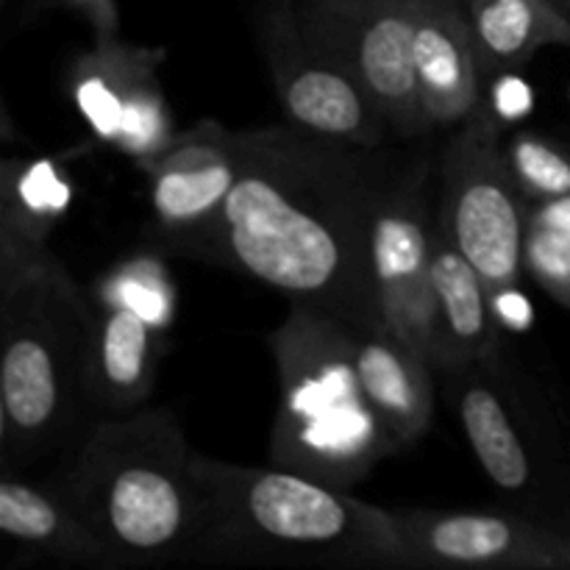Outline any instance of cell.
Segmentation results:
<instances>
[{"label": "cell", "instance_id": "6da1fadb", "mask_svg": "<svg viewBox=\"0 0 570 570\" xmlns=\"http://www.w3.org/2000/svg\"><path fill=\"white\" fill-rule=\"evenodd\" d=\"M239 173L200 248L354 326H384L373 278V220L406 161L295 126L237 131Z\"/></svg>", "mask_w": 570, "mask_h": 570}, {"label": "cell", "instance_id": "7a4b0ae2", "mask_svg": "<svg viewBox=\"0 0 570 570\" xmlns=\"http://www.w3.org/2000/svg\"><path fill=\"white\" fill-rule=\"evenodd\" d=\"M200 534L193 562L410 568L393 510L287 468L195 454Z\"/></svg>", "mask_w": 570, "mask_h": 570}, {"label": "cell", "instance_id": "3957f363", "mask_svg": "<svg viewBox=\"0 0 570 570\" xmlns=\"http://www.w3.org/2000/svg\"><path fill=\"white\" fill-rule=\"evenodd\" d=\"M53 490L111 568L193 562L204 501L195 451L170 410L139 406L95 423Z\"/></svg>", "mask_w": 570, "mask_h": 570}, {"label": "cell", "instance_id": "277c9868", "mask_svg": "<svg viewBox=\"0 0 570 570\" xmlns=\"http://www.w3.org/2000/svg\"><path fill=\"white\" fill-rule=\"evenodd\" d=\"M89 293L53 254L0 278V460L22 471L65 440L87 401Z\"/></svg>", "mask_w": 570, "mask_h": 570}, {"label": "cell", "instance_id": "5b68a950", "mask_svg": "<svg viewBox=\"0 0 570 570\" xmlns=\"http://www.w3.org/2000/svg\"><path fill=\"white\" fill-rule=\"evenodd\" d=\"M267 345L278 371L273 465L345 490L399 454L362 390L348 321L289 304Z\"/></svg>", "mask_w": 570, "mask_h": 570}, {"label": "cell", "instance_id": "8992f818", "mask_svg": "<svg viewBox=\"0 0 570 570\" xmlns=\"http://www.w3.org/2000/svg\"><path fill=\"white\" fill-rule=\"evenodd\" d=\"M501 126L479 106L456 131L440 167L438 223L488 289L521 284L527 198L499 139Z\"/></svg>", "mask_w": 570, "mask_h": 570}, {"label": "cell", "instance_id": "52a82bcc", "mask_svg": "<svg viewBox=\"0 0 570 570\" xmlns=\"http://www.w3.org/2000/svg\"><path fill=\"white\" fill-rule=\"evenodd\" d=\"M432 165L406 161L373 220V278L384 326L415 348L432 371L460 373L440 321L432 284Z\"/></svg>", "mask_w": 570, "mask_h": 570}, {"label": "cell", "instance_id": "ba28073f", "mask_svg": "<svg viewBox=\"0 0 570 570\" xmlns=\"http://www.w3.org/2000/svg\"><path fill=\"white\" fill-rule=\"evenodd\" d=\"M301 28L365 87L399 137L429 131L415 70L421 0H293Z\"/></svg>", "mask_w": 570, "mask_h": 570}, {"label": "cell", "instance_id": "9c48e42d", "mask_svg": "<svg viewBox=\"0 0 570 570\" xmlns=\"http://www.w3.org/2000/svg\"><path fill=\"white\" fill-rule=\"evenodd\" d=\"M259 42L289 126L382 148L390 131L382 111L332 53L306 37L293 0H273L267 6Z\"/></svg>", "mask_w": 570, "mask_h": 570}, {"label": "cell", "instance_id": "30bf717a", "mask_svg": "<svg viewBox=\"0 0 570 570\" xmlns=\"http://www.w3.org/2000/svg\"><path fill=\"white\" fill-rule=\"evenodd\" d=\"M165 50L95 39L67 70V92L89 131L137 165L159 156L178 128L161 89Z\"/></svg>", "mask_w": 570, "mask_h": 570}, {"label": "cell", "instance_id": "8fae6325", "mask_svg": "<svg viewBox=\"0 0 570 570\" xmlns=\"http://www.w3.org/2000/svg\"><path fill=\"white\" fill-rule=\"evenodd\" d=\"M410 568L568 570V534L499 512L393 510Z\"/></svg>", "mask_w": 570, "mask_h": 570}, {"label": "cell", "instance_id": "7c38bea8", "mask_svg": "<svg viewBox=\"0 0 570 570\" xmlns=\"http://www.w3.org/2000/svg\"><path fill=\"white\" fill-rule=\"evenodd\" d=\"M154 220L178 248L200 256L239 173L237 131L198 122L142 161Z\"/></svg>", "mask_w": 570, "mask_h": 570}, {"label": "cell", "instance_id": "4fadbf2b", "mask_svg": "<svg viewBox=\"0 0 570 570\" xmlns=\"http://www.w3.org/2000/svg\"><path fill=\"white\" fill-rule=\"evenodd\" d=\"M415 70L429 131H460L484 100V78L465 0H421Z\"/></svg>", "mask_w": 570, "mask_h": 570}, {"label": "cell", "instance_id": "5bb4252c", "mask_svg": "<svg viewBox=\"0 0 570 570\" xmlns=\"http://www.w3.org/2000/svg\"><path fill=\"white\" fill-rule=\"evenodd\" d=\"M89 306L92 326L83 371L87 401L109 415L139 410L156 387L167 334L117 301L89 293Z\"/></svg>", "mask_w": 570, "mask_h": 570}, {"label": "cell", "instance_id": "9a60e30c", "mask_svg": "<svg viewBox=\"0 0 570 570\" xmlns=\"http://www.w3.org/2000/svg\"><path fill=\"white\" fill-rule=\"evenodd\" d=\"M351 337L362 390L401 454L421 443L432 426V365L387 326L367 328L351 323Z\"/></svg>", "mask_w": 570, "mask_h": 570}, {"label": "cell", "instance_id": "2e32d148", "mask_svg": "<svg viewBox=\"0 0 570 570\" xmlns=\"http://www.w3.org/2000/svg\"><path fill=\"white\" fill-rule=\"evenodd\" d=\"M72 204L67 167L50 156L0 165V278L48 254V237Z\"/></svg>", "mask_w": 570, "mask_h": 570}, {"label": "cell", "instance_id": "e0dca14e", "mask_svg": "<svg viewBox=\"0 0 570 570\" xmlns=\"http://www.w3.org/2000/svg\"><path fill=\"white\" fill-rule=\"evenodd\" d=\"M488 367L468 365L454 373L462 379L456 395L460 423L490 482L507 493H529L538 484V456L529 445L510 393L490 379Z\"/></svg>", "mask_w": 570, "mask_h": 570}, {"label": "cell", "instance_id": "ac0fdd59", "mask_svg": "<svg viewBox=\"0 0 570 570\" xmlns=\"http://www.w3.org/2000/svg\"><path fill=\"white\" fill-rule=\"evenodd\" d=\"M0 532L22 551L61 566L111 568L104 546L56 490L33 488L14 473L0 479Z\"/></svg>", "mask_w": 570, "mask_h": 570}, {"label": "cell", "instance_id": "d6986e66", "mask_svg": "<svg viewBox=\"0 0 570 570\" xmlns=\"http://www.w3.org/2000/svg\"><path fill=\"white\" fill-rule=\"evenodd\" d=\"M432 284L438 295L440 321L460 362V371L468 365H490L495 360V343H499L495 340L499 323L490 309V289L476 267L440 228L438 209H434L432 232Z\"/></svg>", "mask_w": 570, "mask_h": 570}, {"label": "cell", "instance_id": "ffe728a7", "mask_svg": "<svg viewBox=\"0 0 570 570\" xmlns=\"http://www.w3.org/2000/svg\"><path fill=\"white\" fill-rule=\"evenodd\" d=\"M482 78L518 70L546 45L570 48V11L560 0H465Z\"/></svg>", "mask_w": 570, "mask_h": 570}, {"label": "cell", "instance_id": "44dd1931", "mask_svg": "<svg viewBox=\"0 0 570 570\" xmlns=\"http://www.w3.org/2000/svg\"><path fill=\"white\" fill-rule=\"evenodd\" d=\"M92 295L131 306L134 312H139L145 321H150L165 334L176 323V282H173L165 262L154 254H137L117 262L111 271H106L98 278Z\"/></svg>", "mask_w": 570, "mask_h": 570}, {"label": "cell", "instance_id": "7402d4cb", "mask_svg": "<svg viewBox=\"0 0 570 570\" xmlns=\"http://www.w3.org/2000/svg\"><path fill=\"white\" fill-rule=\"evenodd\" d=\"M512 176L527 204L570 195V154L534 134H515L504 145Z\"/></svg>", "mask_w": 570, "mask_h": 570}, {"label": "cell", "instance_id": "603a6c76", "mask_svg": "<svg viewBox=\"0 0 570 570\" xmlns=\"http://www.w3.org/2000/svg\"><path fill=\"white\" fill-rule=\"evenodd\" d=\"M523 273H529L557 304L570 309V232L527 223Z\"/></svg>", "mask_w": 570, "mask_h": 570}, {"label": "cell", "instance_id": "cb8c5ba5", "mask_svg": "<svg viewBox=\"0 0 570 570\" xmlns=\"http://www.w3.org/2000/svg\"><path fill=\"white\" fill-rule=\"evenodd\" d=\"M484 111L504 126L527 120L534 109V89L518 70H504L484 81Z\"/></svg>", "mask_w": 570, "mask_h": 570}, {"label": "cell", "instance_id": "d4e9b609", "mask_svg": "<svg viewBox=\"0 0 570 570\" xmlns=\"http://www.w3.org/2000/svg\"><path fill=\"white\" fill-rule=\"evenodd\" d=\"M37 6H56L81 17L95 39L120 37V6L117 0H31Z\"/></svg>", "mask_w": 570, "mask_h": 570}, {"label": "cell", "instance_id": "484cf974", "mask_svg": "<svg viewBox=\"0 0 570 570\" xmlns=\"http://www.w3.org/2000/svg\"><path fill=\"white\" fill-rule=\"evenodd\" d=\"M490 309L499 328H507V332H529L534 323V306L521 284L490 289Z\"/></svg>", "mask_w": 570, "mask_h": 570}, {"label": "cell", "instance_id": "4316f807", "mask_svg": "<svg viewBox=\"0 0 570 570\" xmlns=\"http://www.w3.org/2000/svg\"><path fill=\"white\" fill-rule=\"evenodd\" d=\"M527 223L546 228H560V232H570V195H560V198L549 200H534L527 206Z\"/></svg>", "mask_w": 570, "mask_h": 570}, {"label": "cell", "instance_id": "83f0119b", "mask_svg": "<svg viewBox=\"0 0 570 570\" xmlns=\"http://www.w3.org/2000/svg\"><path fill=\"white\" fill-rule=\"evenodd\" d=\"M568 570H570V534H568Z\"/></svg>", "mask_w": 570, "mask_h": 570}, {"label": "cell", "instance_id": "f1b7e54d", "mask_svg": "<svg viewBox=\"0 0 570 570\" xmlns=\"http://www.w3.org/2000/svg\"><path fill=\"white\" fill-rule=\"evenodd\" d=\"M560 3H562V6H566V9L570 11V0H560Z\"/></svg>", "mask_w": 570, "mask_h": 570}]
</instances>
